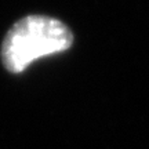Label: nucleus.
Wrapping results in <instances>:
<instances>
[{
  "mask_svg": "<svg viewBox=\"0 0 149 149\" xmlns=\"http://www.w3.org/2000/svg\"><path fill=\"white\" fill-rule=\"evenodd\" d=\"M73 44V33L62 21L48 15H26L7 32L1 61L11 73H21L33 61L64 53Z\"/></svg>",
  "mask_w": 149,
  "mask_h": 149,
  "instance_id": "f257e3e1",
  "label": "nucleus"
}]
</instances>
